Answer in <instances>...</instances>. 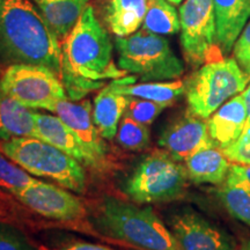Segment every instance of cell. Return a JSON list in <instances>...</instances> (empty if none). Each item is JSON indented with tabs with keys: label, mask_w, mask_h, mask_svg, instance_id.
I'll list each match as a JSON object with an SVG mask.
<instances>
[{
	"label": "cell",
	"mask_w": 250,
	"mask_h": 250,
	"mask_svg": "<svg viewBox=\"0 0 250 250\" xmlns=\"http://www.w3.org/2000/svg\"><path fill=\"white\" fill-rule=\"evenodd\" d=\"M41 14L57 35L59 41L66 39L81 14L88 5V0H33Z\"/></svg>",
	"instance_id": "44dd1931"
},
{
	"label": "cell",
	"mask_w": 250,
	"mask_h": 250,
	"mask_svg": "<svg viewBox=\"0 0 250 250\" xmlns=\"http://www.w3.org/2000/svg\"><path fill=\"white\" fill-rule=\"evenodd\" d=\"M118 66L145 83L179 79L184 72L169 42L158 34L140 29L126 37H116Z\"/></svg>",
	"instance_id": "8992f818"
},
{
	"label": "cell",
	"mask_w": 250,
	"mask_h": 250,
	"mask_svg": "<svg viewBox=\"0 0 250 250\" xmlns=\"http://www.w3.org/2000/svg\"><path fill=\"white\" fill-rule=\"evenodd\" d=\"M133 78L129 80L114 81L109 87L118 94L126 96H136L149 101H154L166 107H170L186 93V83L182 80L151 81L133 85Z\"/></svg>",
	"instance_id": "ac0fdd59"
},
{
	"label": "cell",
	"mask_w": 250,
	"mask_h": 250,
	"mask_svg": "<svg viewBox=\"0 0 250 250\" xmlns=\"http://www.w3.org/2000/svg\"><path fill=\"white\" fill-rule=\"evenodd\" d=\"M34 112L0 92V140L22 137L36 138Z\"/></svg>",
	"instance_id": "d6986e66"
},
{
	"label": "cell",
	"mask_w": 250,
	"mask_h": 250,
	"mask_svg": "<svg viewBox=\"0 0 250 250\" xmlns=\"http://www.w3.org/2000/svg\"><path fill=\"white\" fill-rule=\"evenodd\" d=\"M143 28L158 35H173L181 30L180 18L168 0H148Z\"/></svg>",
	"instance_id": "603a6c76"
},
{
	"label": "cell",
	"mask_w": 250,
	"mask_h": 250,
	"mask_svg": "<svg viewBox=\"0 0 250 250\" xmlns=\"http://www.w3.org/2000/svg\"><path fill=\"white\" fill-rule=\"evenodd\" d=\"M94 224L105 236L137 249L181 250L171 230L149 206L107 196L98 206Z\"/></svg>",
	"instance_id": "3957f363"
},
{
	"label": "cell",
	"mask_w": 250,
	"mask_h": 250,
	"mask_svg": "<svg viewBox=\"0 0 250 250\" xmlns=\"http://www.w3.org/2000/svg\"><path fill=\"white\" fill-rule=\"evenodd\" d=\"M240 250H250V239H247L241 243Z\"/></svg>",
	"instance_id": "836d02e7"
},
{
	"label": "cell",
	"mask_w": 250,
	"mask_h": 250,
	"mask_svg": "<svg viewBox=\"0 0 250 250\" xmlns=\"http://www.w3.org/2000/svg\"><path fill=\"white\" fill-rule=\"evenodd\" d=\"M127 96L104 87L94 100L93 122L103 139L112 140L116 137L118 125L124 116L127 105Z\"/></svg>",
	"instance_id": "ffe728a7"
},
{
	"label": "cell",
	"mask_w": 250,
	"mask_h": 250,
	"mask_svg": "<svg viewBox=\"0 0 250 250\" xmlns=\"http://www.w3.org/2000/svg\"><path fill=\"white\" fill-rule=\"evenodd\" d=\"M243 102H245L246 110H247V122L250 123V83L247 88L241 93Z\"/></svg>",
	"instance_id": "d6a6232c"
},
{
	"label": "cell",
	"mask_w": 250,
	"mask_h": 250,
	"mask_svg": "<svg viewBox=\"0 0 250 250\" xmlns=\"http://www.w3.org/2000/svg\"><path fill=\"white\" fill-rule=\"evenodd\" d=\"M61 250H114L108 248V247L100 246V245H93V243H86V242H78L70 245Z\"/></svg>",
	"instance_id": "1f68e13d"
},
{
	"label": "cell",
	"mask_w": 250,
	"mask_h": 250,
	"mask_svg": "<svg viewBox=\"0 0 250 250\" xmlns=\"http://www.w3.org/2000/svg\"><path fill=\"white\" fill-rule=\"evenodd\" d=\"M37 181L39 180L30 176L22 167L0 152V188L1 189L15 197Z\"/></svg>",
	"instance_id": "484cf974"
},
{
	"label": "cell",
	"mask_w": 250,
	"mask_h": 250,
	"mask_svg": "<svg viewBox=\"0 0 250 250\" xmlns=\"http://www.w3.org/2000/svg\"><path fill=\"white\" fill-rule=\"evenodd\" d=\"M15 197L31 211L54 220L74 221L86 214L85 206L78 197L42 181L31 184Z\"/></svg>",
	"instance_id": "8fae6325"
},
{
	"label": "cell",
	"mask_w": 250,
	"mask_h": 250,
	"mask_svg": "<svg viewBox=\"0 0 250 250\" xmlns=\"http://www.w3.org/2000/svg\"><path fill=\"white\" fill-rule=\"evenodd\" d=\"M1 73H2V72H1V70H0V76H1Z\"/></svg>",
	"instance_id": "d590c367"
},
{
	"label": "cell",
	"mask_w": 250,
	"mask_h": 250,
	"mask_svg": "<svg viewBox=\"0 0 250 250\" xmlns=\"http://www.w3.org/2000/svg\"><path fill=\"white\" fill-rule=\"evenodd\" d=\"M36 125V138L49 143L64 153H66L80 164L99 169V164L88 152L83 148L79 139L70 127L58 116L34 112Z\"/></svg>",
	"instance_id": "5bb4252c"
},
{
	"label": "cell",
	"mask_w": 250,
	"mask_h": 250,
	"mask_svg": "<svg viewBox=\"0 0 250 250\" xmlns=\"http://www.w3.org/2000/svg\"><path fill=\"white\" fill-rule=\"evenodd\" d=\"M62 80L71 99H79L103 85L105 79L124 77L112 58L108 31L96 18L90 5L62 44Z\"/></svg>",
	"instance_id": "6da1fadb"
},
{
	"label": "cell",
	"mask_w": 250,
	"mask_h": 250,
	"mask_svg": "<svg viewBox=\"0 0 250 250\" xmlns=\"http://www.w3.org/2000/svg\"><path fill=\"white\" fill-rule=\"evenodd\" d=\"M45 66L62 78L61 41L28 0H0V66Z\"/></svg>",
	"instance_id": "7a4b0ae2"
},
{
	"label": "cell",
	"mask_w": 250,
	"mask_h": 250,
	"mask_svg": "<svg viewBox=\"0 0 250 250\" xmlns=\"http://www.w3.org/2000/svg\"><path fill=\"white\" fill-rule=\"evenodd\" d=\"M186 166L156 151L143 159L124 184L125 195L138 204H155L179 199L186 192Z\"/></svg>",
	"instance_id": "52a82bcc"
},
{
	"label": "cell",
	"mask_w": 250,
	"mask_h": 250,
	"mask_svg": "<svg viewBox=\"0 0 250 250\" xmlns=\"http://www.w3.org/2000/svg\"><path fill=\"white\" fill-rule=\"evenodd\" d=\"M233 51L237 64L250 76V21L240 34Z\"/></svg>",
	"instance_id": "f546056e"
},
{
	"label": "cell",
	"mask_w": 250,
	"mask_h": 250,
	"mask_svg": "<svg viewBox=\"0 0 250 250\" xmlns=\"http://www.w3.org/2000/svg\"><path fill=\"white\" fill-rule=\"evenodd\" d=\"M223 153L232 164L250 165V123L247 122L239 138L223 149Z\"/></svg>",
	"instance_id": "f1b7e54d"
},
{
	"label": "cell",
	"mask_w": 250,
	"mask_h": 250,
	"mask_svg": "<svg viewBox=\"0 0 250 250\" xmlns=\"http://www.w3.org/2000/svg\"><path fill=\"white\" fill-rule=\"evenodd\" d=\"M115 138L122 147L127 151H143L151 144V131L148 125L139 123L124 115Z\"/></svg>",
	"instance_id": "cb8c5ba5"
},
{
	"label": "cell",
	"mask_w": 250,
	"mask_h": 250,
	"mask_svg": "<svg viewBox=\"0 0 250 250\" xmlns=\"http://www.w3.org/2000/svg\"><path fill=\"white\" fill-rule=\"evenodd\" d=\"M213 140L208 134V121L187 111L162 131L159 145L176 161H186L190 155Z\"/></svg>",
	"instance_id": "7c38bea8"
},
{
	"label": "cell",
	"mask_w": 250,
	"mask_h": 250,
	"mask_svg": "<svg viewBox=\"0 0 250 250\" xmlns=\"http://www.w3.org/2000/svg\"><path fill=\"white\" fill-rule=\"evenodd\" d=\"M225 184L239 187L250 192V165L232 164Z\"/></svg>",
	"instance_id": "4dcf8cb0"
},
{
	"label": "cell",
	"mask_w": 250,
	"mask_h": 250,
	"mask_svg": "<svg viewBox=\"0 0 250 250\" xmlns=\"http://www.w3.org/2000/svg\"><path fill=\"white\" fill-rule=\"evenodd\" d=\"M181 44L192 66L223 58L217 43L213 0H186L180 8Z\"/></svg>",
	"instance_id": "9c48e42d"
},
{
	"label": "cell",
	"mask_w": 250,
	"mask_h": 250,
	"mask_svg": "<svg viewBox=\"0 0 250 250\" xmlns=\"http://www.w3.org/2000/svg\"><path fill=\"white\" fill-rule=\"evenodd\" d=\"M0 92L30 109L54 111L61 100L67 99L62 78L41 65L15 64L0 76Z\"/></svg>",
	"instance_id": "ba28073f"
},
{
	"label": "cell",
	"mask_w": 250,
	"mask_h": 250,
	"mask_svg": "<svg viewBox=\"0 0 250 250\" xmlns=\"http://www.w3.org/2000/svg\"><path fill=\"white\" fill-rule=\"evenodd\" d=\"M189 181L196 184H223L229 173L232 162L214 144L205 146L190 155L186 161Z\"/></svg>",
	"instance_id": "e0dca14e"
},
{
	"label": "cell",
	"mask_w": 250,
	"mask_h": 250,
	"mask_svg": "<svg viewBox=\"0 0 250 250\" xmlns=\"http://www.w3.org/2000/svg\"><path fill=\"white\" fill-rule=\"evenodd\" d=\"M0 250H37V248L19 228L0 223Z\"/></svg>",
	"instance_id": "83f0119b"
},
{
	"label": "cell",
	"mask_w": 250,
	"mask_h": 250,
	"mask_svg": "<svg viewBox=\"0 0 250 250\" xmlns=\"http://www.w3.org/2000/svg\"><path fill=\"white\" fill-rule=\"evenodd\" d=\"M246 123V105L242 95L239 94L225 102L208 118V134L214 145L223 151L239 138Z\"/></svg>",
	"instance_id": "9a60e30c"
},
{
	"label": "cell",
	"mask_w": 250,
	"mask_h": 250,
	"mask_svg": "<svg viewBox=\"0 0 250 250\" xmlns=\"http://www.w3.org/2000/svg\"><path fill=\"white\" fill-rule=\"evenodd\" d=\"M217 43L228 55L250 18V0H213Z\"/></svg>",
	"instance_id": "2e32d148"
},
{
	"label": "cell",
	"mask_w": 250,
	"mask_h": 250,
	"mask_svg": "<svg viewBox=\"0 0 250 250\" xmlns=\"http://www.w3.org/2000/svg\"><path fill=\"white\" fill-rule=\"evenodd\" d=\"M168 1H169L170 4H173V5H179V4H181V2H182V0H168Z\"/></svg>",
	"instance_id": "e575fe53"
},
{
	"label": "cell",
	"mask_w": 250,
	"mask_h": 250,
	"mask_svg": "<svg viewBox=\"0 0 250 250\" xmlns=\"http://www.w3.org/2000/svg\"><path fill=\"white\" fill-rule=\"evenodd\" d=\"M54 112L73 131L83 148L100 165L104 164L107 147L102 140L103 137L93 122L92 103L88 100L83 102H73L64 99L57 102Z\"/></svg>",
	"instance_id": "4fadbf2b"
},
{
	"label": "cell",
	"mask_w": 250,
	"mask_h": 250,
	"mask_svg": "<svg viewBox=\"0 0 250 250\" xmlns=\"http://www.w3.org/2000/svg\"><path fill=\"white\" fill-rule=\"evenodd\" d=\"M148 0H109L105 22L117 37L132 35L145 19Z\"/></svg>",
	"instance_id": "7402d4cb"
},
{
	"label": "cell",
	"mask_w": 250,
	"mask_h": 250,
	"mask_svg": "<svg viewBox=\"0 0 250 250\" xmlns=\"http://www.w3.org/2000/svg\"><path fill=\"white\" fill-rule=\"evenodd\" d=\"M250 76L235 58H219L202 65L184 81L188 111L208 120L225 102L247 88Z\"/></svg>",
	"instance_id": "5b68a950"
},
{
	"label": "cell",
	"mask_w": 250,
	"mask_h": 250,
	"mask_svg": "<svg viewBox=\"0 0 250 250\" xmlns=\"http://www.w3.org/2000/svg\"><path fill=\"white\" fill-rule=\"evenodd\" d=\"M217 196L226 211L233 218L250 227V192L239 187L224 184L217 191Z\"/></svg>",
	"instance_id": "d4e9b609"
},
{
	"label": "cell",
	"mask_w": 250,
	"mask_h": 250,
	"mask_svg": "<svg viewBox=\"0 0 250 250\" xmlns=\"http://www.w3.org/2000/svg\"><path fill=\"white\" fill-rule=\"evenodd\" d=\"M127 99L129 100H127V105L124 115L145 125L153 123L167 108L161 103L136 98V96H127Z\"/></svg>",
	"instance_id": "4316f807"
},
{
	"label": "cell",
	"mask_w": 250,
	"mask_h": 250,
	"mask_svg": "<svg viewBox=\"0 0 250 250\" xmlns=\"http://www.w3.org/2000/svg\"><path fill=\"white\" fill-rule=\"evenodd\" d=\"M169 229L181 250H235L236 241L192 208L171 215Z\"/></svg>",
	"instance_id": "30bf717a"
},
{
	"label": "cell",
	"mask_w": 250,
	"mask_h": 250,
	"mask_svg": "<svg viewBox=\"0 0 250 250\" xmlns=\"http://www.w3.org/2000/svg\"><path fill=\"white\" fill-rule=\"evenodd\" d=\"M0 152L31 175L48 177L77 193L86 190V173L79 161L39 138L0 142Z\"/></svg>",
	"instance_id": "277c9868"
}]
</instances>
